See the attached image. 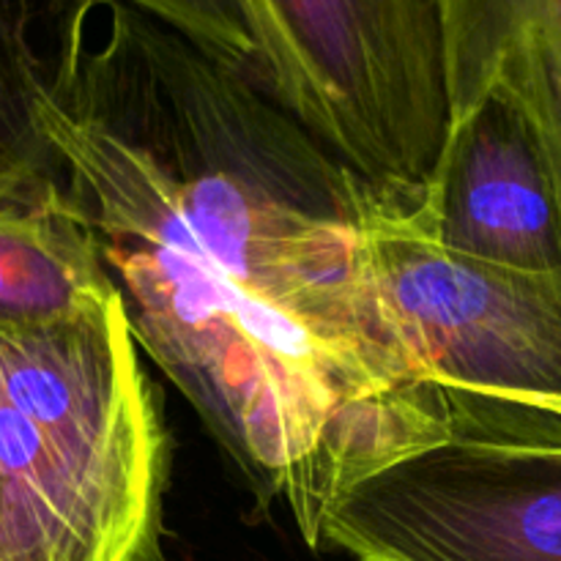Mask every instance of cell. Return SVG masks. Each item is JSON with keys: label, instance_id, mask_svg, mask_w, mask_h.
Wrapping results in <instances>:
<instances>
[{"label": "cell", "instance_id": "cell-6", "mask_svg": "<svg viewBox=\"0 0 561 561\" xmlns=\"http://www.w3.org/2000/svg\"><path fill=\"white\" fill-rule=\"evenodd\" d=\"M438 241L520 272H561V208L529 124L499 99L447 126L431 179L416 186Z\"/></svg>", "mask_w": 561, "mask_h": 561}, {"label": "cell", "instance_id": "cell-2", "mask_svg": "<svg viewBox=\"0 0 561 561\" xmlns=\"http://www.w3.org/2000/svg\"><path fill=\"white\" fill-rule=\"evenodd\" d=\"M168 447L121 294L0 329V561H157Z\"/></svg>", "mask_w": 561, "mask_h": 561}, {"label": "cell", "instance_id": "cell-4", "mask_svg": "<svg viewBox=\"0 0 561 561\" xmlns=\"http://www.w3.org/2000/svg\"><path fill=\"white\" fill-rule=\"evenodd\" d=\"M261 85L359 179L405 195L447 137L433 0H244Z\"/></svg>", "mask_w": 561, "mask_h": 561}, {"label": "cell", "instance_id": "cell-8", "mask_svg": "<svg viewBox=\"0 0 561 561\" xmlns=\"http://www.w3.org/2000/svg\"><path fill=\"white\" fill-rule=\"evenodd\" d=\"M118 294L58 164L0 179V329L71 321Z\"/></svg>", "mask_w": 561, "mask_h": 561}, {"label": "cell", "instance_id": "cell-5", "mask_svg": "<svg viewBox=\"0 0 561 561\" xmlns=\"http://www.w3.org/2000/svg\"><path fill=\"white\" fill-rule=\"evenodd\" d=\"M359 236L383 321L422 381L561 422V272L453 252L416 190L389 195L370 184Z\"/></svg>", "mask_w": 561, "mask_h": 561}, {"label": "cell", "instance_id": "cell-7", "mask_svg": "<svg viewBox=\"0 0 561 561\" xmlns=\"http://www.w3.org/2000/svg\"><path fill=\"white\" fill-rule=\"evenodd\" d=\"M447 126L485 99L529 124L561 208V0H433Z\"/></svg>", "mask_w": 561, "mask_h": 561}, {"label": "cell", "instance_id": "cell-9", "mask_svg": "<svg viewBox=\"0 0 561 561\" xmlns=\"http://www.w3.org/2000/svg\"><path fill=\"white\" fill-rule=\"evenodd\" d=\"M88 14L82 0H0V179L55 164L42 99L66 33Z\"/></svg>", "mask_w": 561, "mask_h": 561}, {"label": "cell", "instance_id": "cell-10", "mask_svg": "<svg viewBox=\"0 0 561 561\" xmlns=\"http://www.w3.org/2000/svg\"><path fill=\"white\" fill-rule=\"evenodd\" d=\"M91 11L110 3H124L153 20L164 22L173 31L225 60L233 69L261 82L257 49L247 22L244 0H82Z\"/></svg>", "mask_w": 561, "mask_h": 561}, {"label": "cell", "instance_id": "cell-3", "mask_svg": "<svg viewBox=\"0 0 561 561\" xmlns=\"http://www.w3.org/2000/svg\"><path fill=\"white\" fill-rule=\"evenodd\" d=\"M436 387L442 438L345 488L318 548L356 561H561V427Z\"/></svg>", "mask_w": 561, "mask_h": 561}, {"label": "cell", "instance_id": "cell-1", "mask_svg": "<svg viewBox=\"0 0 561 561\" xmlns=\"http://www.w3.org/2000/svg\"><path fill=\"white\" fill-rule=\"evenodd\" d=\"M42 129L135 343L312 551L345 488L442 438L367 277L370 184L261 82L110 3L66 33Z\"/></svg>", "mask_w": 561, "mask_h": 561}]
</instances>
